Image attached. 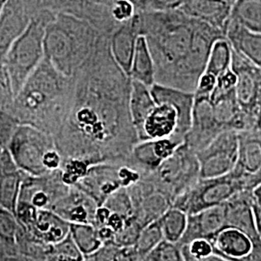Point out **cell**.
<instances>
[{
    "mask_svg": "<svg viewBox=\"0 0 261 261\" xmlns=\"http://www.w3.org/2000/svg\"><path fill=\"white\" fill-rule=\"evenodd\" d=\"M226 226L224 203L188 215L186 229L178 245H183L197 238L211 240L221 229Z\"/></svg>",
    "mask_w": 261,
    "mask_h": 261,
    "instance_id": "22",
    "label": "cell"
},
{
    "mask_svg": "<svg viewBox=\"0 0 261 261\" xmlns=\"http://www.w3.org/2000/svg\"><path fill=\"white\" fill-rule=\"evenodd\" d=\"M70 234L77 249L84 254V261L86 256L92 254L103 245L93 224H70Z\"/></svg>",
    "mask_w": 261,
    "mask_h": 261,
    "instance_id": "36",
    "label": "cell"
},
{
    "mask_svg": "<svg viewBox=\"0 0 261 261\" xmlns=\"http://www.w3.org/2000/svg\"><path fill=\"white\" fill-rule=\"evenodd\" d=\"M261 182V168L260 170L257 172V173H255L254 175H252V177H251V189H253L254 187L257 186L259 183Z\"/></svg>",
    "mask_w": 261,
    "mask_h": 261,
    "instance_id": "52",
    "label": "cell"
},
{
    "mask_svg": "<svg viewBox=\"0 0 261 261\" xmlns=\"http://www.w3.org/2000/svg\"><path fill=\"white\" fill-rule=\"evenodd\" d=\"M90 166L92 165L81 159H63L59 168L63 182L69 186L75 185L84 177Z\"/></svg>",
    "mask_w": 261,
    "mask_h": 261,
    "instance_id": "40",
    "label": "cell"
},
{
    "mask_svg": "<svg viewBox=\"0 0 261 261\" xmlns=\"http://www.w3.org/2000/svg\"><path fill=\"white\" fill-rule=\"evenodd\" d=\"M225 38L236 53L261 69V33L245 28L234 19H229Z\"/></svg>",
    "mask_w": 261,
    "mask_h": 261,
    "instance_id": "28",
    "label": "cell"
},
{
    "mask_svg": "<svg viewBox=\"0 0 261 261\" xmlns=\"http://www.w3.org/2000/svg\"><path fill=\"white\" fill-rule=\"evenodd\" d=\"M183 142L184 140L176 137L140 140L134 145L127 159L142 172L151 173L169 158Z\"/></svg>",
    "mask_w": 261,
    "mask_h": 261,
    "instance_id": "18",
    "label": "cell"
},
{
    "mask_svg": "<svg viewBox=\"0 0 261 261\" xmlns=\"http://www.w3.org/2000/svg\"><path fill=\"white\" fill-rule=\"evenodd\" d=\"M142 175L139 168L124 159L90 166L84 177L75 185L91 196L100 206L114 192L132 186L140 181Z\"/></svg>",
    "mask_w": 261,
    "mask_h": 261,
    "instance_id": "8",
    "label": "cell"
},
{
    "mask_svg": "<svg viewBox=\"0 0 261 261\" xmlns=\"http://www.w3.org/2000/svg\"><path fill=\"white\" fill-rule=\"evenodd\" d=\"M69 188L70 186L61 178L60 169L39 176L25 173L19 191V200L39 209L50 210L56 201L65 195Z\"/></svg>",
    "mask_w": 261,
    "mask_h": 261,
    "instance_id": "14",
    "label": "cell"
},
{
    "mask_svg": "<svg viewBox=\"0 0 261 261\" xmlns=\"http://www.w3.org/2000/svg\"><path fill=\"white\" fill-rule=\"evenodd\" d=\"M216 83H217V76L204 71L202 75H200L196 84V90L194 91L195 97L210 98L216 86Z\"/></svg>",
    "mask_w": 261,
    "mask_h": 261,
    "instance_id": "47",
    "label": "cell"
},
{
    "mask_svg": "<svg viewBox=\"0 0 261 261\" xmlns=\"http://www.w3.org/2000/svg\"><path fill=\"white\" fill-rule=\"evenodd\" d=\"M157 221L164 235V239L170 242L178 243L185 232L188 215L176 207L171 206Z\"/></svg>",
    "mask_w": 261,
    "mask_h": 261,
    "instance_id": "34",
    "label": "cell"
},
{
    "mask_svg": "<svg viewBox=\"0 0 261 261\" xmlns=\"http://www.w3.org/2000/svg\"><path fill=\"white\" fill-rule=\"evenodd\" d=\"M19 228L15 214L0 204V243L6 249L8 260H20L17 248Z\"/></svg>",
    "mask_w": 261,
    "mask_h": 261,
    "instance_id": "32",
    "label": "cell"
},
{
    "mask_svg": "<svg viewBox=\"0 0 261 261\" xmlns=\"http://www.w3.org/2000/svg\"><path fill=\"white\" fill-rule=\"evenodd\" d=\"M178 10L188 17L221 30L225 35L232 6L225 0H185Z\"/></svg>",
    "mask_w": 261,
    "mask_h": 261,
    "instance_id": "26",
    "label": "cell"
},
{
    "mask_svg": "<svg viewBox=\"0 0 261 261\" xmlns=\"http://www.w3.org/2000/svg\"><path fill=\"white\" fill-rule=\"evenodd\" d=\"M238 133L223 130L203 149L196 152L199 178L223 176L233 170L238 159Z\"/></svg>",
    "mask_w": 261,
    "mask_h": 261,
    "instance_id": "11",
    "label": "cell"
},
{
    "mask_svg": "<svg viewBox=\"0 0 261 261\" xmlns=\"http://www.w3.org/2000/svg\"><path fill=\"white\" fill-rule=\"evenodd\" d=\"M102 35L85 19L56 13L45 29V57L61 73L73 76L92 54Z\"/></svg>",
    "mask_w": 261,
    "mask_h": 261,
    "instance_id": "4",
    "label": "cell"
},
{
    "mask_svg": "<svg viewBox=\"0 0 261 261\" xmlns=\"http://www.w3.org/2000/svg\"><path fill=\"white\" fill-rule=\"evenodd\" d=\"M5 1H6V0H0V11H1V8H2L3 4L5 3Z\"/></svg>",
    "mask_w": 261,
    "mask_h": 261,
    "instance_id": "55",
    "label": "cell"
},
{
    "mask_svg": "<svg viewBox=\"0 0 261 261\" xmlns=\"http://www.w3.org/2000/svg\"><path fill=\"white\" fill-rule=\"evenodd\" d=\"M251 177L234 168L232 171L223 176L199 178L195 185L174 199L172 206L187 215H192L221 205L241 191H252Z\"/></svg>",
    "mask_w": 261,
    "mask_h": 261,
    "instance_id": "7",
    "label": "cell"
},
{
    "mask_svg": "<svg viewBox=\"0 0 261 261\" xmlns=\"http://www.w3.org/2000/svg\"><path fill=\"white\" fill-rule=\"evenodd\" d=\"M185 0H148L145 11L167 12L178 10Z\"/></svg>",
    "mask_w": 261,
    "mask_h": 261,
    "instance_id": "48",
    "label": "cell"
},
{
    "mask_svg": "<svg viewBox=\"0 0 261 261\" xmlns=\"http://www.w3.org/2000/svg\"><path fill=\"white\" fill-rule=\"evenodd\" d=\"M97 202L79 187L72 185L67 193L60 197L51 211L70 224H90L95 222Z\"/></svg>",
    "mask_w": 261,
    "mask_h": 261,
    "instance_id": "19",
    "label": "cell"
},
{
    "mask_svg": "<svg viewBox=\"0 0 261 261\" xmlns=\"http://www.w3.org/2000/svg\"><path fill=\"white\" fill-rule=\"evenodd\" d=\"M252 211H253L255 230H256L257 237L261 243V204L254 201V199L252 201Z\"/></svg>",
    "mask_w": 261,
    "mask_h": 261,
    "instance_id": "49",
    "label": "cell"
},
{
    "mask_svg": "<svg viewBox=\"0 0 261 261\" xmlns=\"http://www.w3.org/2000/svg\"><path fill=\"white\" fill-rule=\"evenodd\" d=\"M155 106L156 103L152 97L149 86L132 80L129 109L137 136Z\"/></svg>",
    "mask_w": 261,
    "mask_h": 261,
    "instance_id": "30",
    "label": "cell"
},
{
    "mask_svg": "<svg viewBox=\"0 0 261 261\" xmlns=\"http://www.w3.org/2000/svg\"><path fill=\"white\" fill-rule=\"evenodd\" d=\"M126 189L130 196L134 217L142 227L158 220L173 203L172 198L156 185L151 173L144 174L140 181Z\"/></svg>",
    "mask_w": 261,
    "mask_h": 261,
    "instance_id": "12",
    "label": "cell"
},
{
    "mask_svg": "<svg viewBox=\"0 0 261 261\" xmlns=\"http://www.w3.org/2000/svg\"><path fill=\"white\" fill-rule=\"evenodd\" d=\"M231 70L237 77L236 99L251 130H261V69L232 48Z\"/></svg>",
    "mask_w": 261,
    "mask_h": 261,
    "instance_id": "10",
    "label": "cell"
},
{
    "mask_svg": "<svg viewBox=\"0 0 261 261\" xmlns=\"http://www.w3.org/2000/svg\"><path fill=\"white\" fill-rule=\"evenodd\" d=\"M179 246L183 260L223 261L215 254L213 244L206 238H197Z\"/></svg>",
    "mask_w": 261,
    "mask_h": 261,
    "instance_id": "37",
    "label": "cell"
},
{
    "mask_svg": "<svg viewBox=\"0 0 261 261\" xmlns=\"http://www.w3.org/2000/svg\"><path fill=\"white\" fill-rule=\"evenodd\" d=\"M73 76H67L46 57L16 94L12 114L19 124L56 136L71 109Z\"/></svg>",
    "mask_w": 261,
    "mask_h": 261,
    "instance_id": "3",
    "label": "cell"
},
{
    "mask_svg": "<svg viewBox=\"0 0 261 261\" xmlns=\"http://www.w3.org/2000/svg\"><path fill=\"white\" fill-rule=\"evenodd\" d=\"M230 18L261 33V0H238L232 6Z\"/></svg>",
    "mask_w": 261,
    "mask_h": 261,
    "instance_id": "35",
    "label": "cell"
},
{
    "mask_svg": "<svg viewBox=\"0 0 261 261\" xmlns=\"http://www.w3.org/2000/svg\"><path fill=\"white\" fill-rule=\"evenodd\" d=\"M251 190H244L231 196L224 203L226 226H232L247 234L252 243L251 260H261V243L255 230Z\"/></svg>",
    "mask_w": 261,
    "mask_h": 261,
    "instance_id": "17",
    "label": "cell"
},
{
    "mask_svg": "<svg viewBox=\"0 0 261 261\" xmlns=\"http://www.w3.org/2000/svg\"><path fill=\"white\" fill-rule=\"evenodd\" d=\"M73 80V103L54 137L62 158L90 165L127 158L139 141L129 109L132 79L114 60L110 36H101Z\"/></svg>",
    "mask_w": 261,
    "mask_h": 261,
    "instance_id": "1",
    "label": "cell"
},
{
    "mask_svg": "<svg viewBox=\"0 0 261 261\" xmlns=\"http://www.w3.org/2000/svg\"><path fill=\"white\" fill-rule=\"evenodd\" d=\"M146 261H181L183 256L178 243L170 242L163 239L145 256Z\"/></svg>",
    "mask_w": 261,
    "mask_h": 261,
    "instance_id": "41",
    "label": "cell"
},
{
    "mask_svg": "<svg viewBox=\"0 0 261 261\" xmlns=\"http://www.w3.org/2000/svg\"><path fill=\"white\" fill-rule=\"evenodd\" d=\"M19 123L11 112L0 111V147L5 149L9 144Z\"/></svg>",
    "mask_w": 261,
    "mask_h": 261,
    "instance_id": "43",
    "label": "cell"
},
{
    "mask_svg": "<svg viewBox=\"0 0 261 261\" xmlns=\"http://www.w3.org/2000/svg\"><path fill=\"white\" fill-rule=\"evenodd\" d=\"M25 172L21 171L7 148L0 154V204L15 214Z\"/></svg>",
    "mask_w": 261,
    "mask_h": 261,
    "instance_id": "27",
    "label": "cell"
},
{
    "mask_svg": "<svg viewBox=\"0 0 261 261\" xmlns=\"http://www.w3.org/2000/svg\"><path fill=\"white\" fill-rule=\"evenodd\" d=\"M227 3H229L231 6H233L234 4L238 1V0H225Z\"/></svg>",
    "mask_w": 261,
    "mask_h": 261,
    "instance_id": "54",
    "label": "cell"
},
{
    "mask_svg": "<svg viewBox=\"0 0 261 261\" xmlns=\"http://www.w3.org/2000/svg\"><path fill=\"white\" fill-rule=\"evenodd\" d=\"M155 103H167L173 106L179 114L176 138L184 140L192 123L195 94L179 88L155 84L150 87Z\"/></svg>",
    "mask_w": 261,
    "mask_h": 261,
    "instance_id": "20",
    "label": "cell"
},
{
    "mask_svg": "<svg viewBox=\"0 0 261 261\" xmlns=\"http://www.w3.org/2000/svg\"><path fill=\"white\" fill-rule=\"evenodd\" d=\"M236 82H237L236 75L230 68L229 70L225 71L222 75L217 76L216 86H215L214 90L211 95L226 93V92L232 91L235 89Z\"/></svg>",
    "mask_w": 261,
    "mask_h": 261,
    "instance_id": "46",
    "label": "cell"
},
{
    "mask_svg": "<svg viewBox=\"0 0 261 261\" xmlns=\"http://www.w3.org/2000/svg\"><path fill=\"white\" fill-rule=\"evenodd\" d=\"M238 159L235 168L252 176L261 168V130L238 133Z\"/></svg>",
    "mask_w": 261,
    "mask_h": 261,
    "instance_id": "29",
    "label": "cell"
},
{
    "mask_svg": "<svg viewBox=\"0 0 261 261\" xmlns=\"http://www.w3.org/2000/svg\"><path fill=\"white\" fill-rule=\"evenodd\" d=\"M130 76L132 80L151 87L155 84V65L148 44L144 36L140 35L135 48L130 65Z\"/></svg>",
    "mask_w": 261,
    "mask_h": 261,
    "instance_id": "31",
    "label": "cell"
},
{
    "mask_svg": "<svg viewBox=\"0 0 261 261\" xmlns=\"http://www.w3.org/2000/svg\"><path fill=\"white\" fill-rule=\"evenodd\" d=\"M138 15L115 28L110 35V48L116 63L130 75V65L137 40L140 36Z\"/></svg>",
    "mask_w": 261,
    "mask_h": 261,
    "instance_id": "24",
    "label": "cell"
},
{
    "mask_svg": "<svg viewBox=\"0 0 261 261\" xmlns=\"http://www.w3.org/2000/svg\"><path fill=\"white\" fill-rule=\"evenodd\" d=\"M21 228V227H20ZM31 240L43 244H56L70 233V223L48 209H39L33 223L28 228H21Z\"/></svg>",
    "mask_w": 261,
    "mask_h": 261,
    "instance_id": "23",
    "label": "cell"
},
{
    "mask_svg": "<svg viewBox=\"0 0 261 261\" xmlns=\"http://www.w3.org/2000/svg\"><path fill=\"white\" fill-rule=\"evenodd\" d=\"M136 13L134 5L128 0H115L111 6L112 18L118 24L128 21Z\"/></svg>",
    "mask_w": 261,
    "mask_h": 261,
    "instance_id": "44",
    "label": "cell"
},
{
    "mask_svg": "<svg viewBox=\"0 0 261 261\" xmlns=\"http://www.w3.org/2000/svg\"><path fill=\"white\" fill-rule=\"evenodd\" d=\"M42 12L37 0H6L0 11V63L12 44L28 28L31 19Z\"/></svg>",
    "mask_w": 261,
    "mask_h": 261,
    "instance_id": "13",
    "label": "cell"
},
{
    "mask_svg": "<svg viewBox=\"0 0 261 261\" xmlns=\"http://www.w3.org/2000/svg\"><path fill=\"white\" fill-rule=\"evenodd\" d=\"M252 195L254 201L261 204V182L257 186H255L252 189Z\"/></svg>",
    "mask_w": 261,
    "mask_h": 261,
    "instance_id": "51",
    "label": "cell"
},
{
    "mask_svg": "<svg viewBox=\"0 0 261 261\" xmlns=\"http://www.w3.org/2000/svg\"><path fill=\"white\" fill-rule=\"evenodd\" d=\"M163 239H164V235L157 220L145 225L141 229L140 235L138 237V240L134 245L139 260H144L145 256Z\"/></svg>",
    "mask_w": 261,
    "mask_h": 261,
    "instance_id": "38",
    "label": "cell"
},
{
    "mask_svg": "<svg viewBox=\"0 0 261 261\" xmlns=\"http://www.w3.org/2000/svg\"><path fill=\"white\" fill-rule=\"evenodd\" d=\"M178 122L179 114L173 106L156 103L138 133L139 141L176 137Z\"/></svg>",
    "mask_w": 261,
    "mask_h": 261,
    "instance_id": "25",
    "label": "cell"
},
{
    "mask_svg": "<svg viewBox=\"0 0 261 261\" xmlns=\"http://www.w3.org/2000/svg\"><path fill=\"white\" fill-rule=\"evenodd\" d=\"M7 149L18 168L33 176L59 169L63 161L54 136L25 124L18 126Z\"/></svg>",
    "mask_w": 261,
    "mask_h": 261,
    "instance_id": "5",
    "label": "cell"
},
{
    "mask_svg": "<svg viewBox=\"0 0 261 261\" xmlns=\"http://www.w3.org/2000/svg\"><path fill=\"white\" fill-rule=\"evenodd\" d=\"M134 5L135 9L137 12H142L145 11L147 7V2L148 0H128Z\"/></svg>",
    "mask_w": 261,
    "mask_h": 261,
    "instance_id": "50",
    "label": "cell"
},
{
    "mask_svg": "<svg viewBox=\"0 0 261 261\" xmlns=\"http://www.w3.org/2000/svg\"><path fill=\"white\" fill-rule=\"evenodd\" d=\"M151 177L174 201L199 179V163L196 152L183 142L169 158L151 172Z\"/></svg>",
    "mask_w": 261,
    "mask_h": 261,
    "instance_id": "9",
    "label": "cell"
},
{
    "mask_svg": "<svg viewBox=\"0 0 261 261\" xmlns=\"http://www.w3.org/2000/svg\"><path fill=\"white\" fill-rule=\"evenodd\" d=\"M210 241L215 254L223 261L251 260L253 243L247 234L235 227L225 226Z\"/></svg>",
    "mask_w": 261,
    "mask_h": 261,
    "instance_id": "21",
    "label": "cell"
},
{
    "mask_svg": "<svg viewBox=\"0 0 261 261\" xmlns=\"http://www.w3.org/2000/svg\"><path fill=\"white\" fill-rule=\"evenodd\" d=\"M94 3H97V4H100V5H103V6H108V7H111L112 5V3L115 1V0H91Z\"/></svg>",
    "mask_w": 261,
    "mask_h": 261,
    "instance_id": "53",
    "label": "cell"
},
{
    "mask_svg": "<svg viewBox=\"0 0 261 261\" xmlns=\"http://www.w3.org/2000/svg\"><path fill=\"white\" fill-rule=\"evenodd\" d=\"M41 11L66 13L87 20L103 34L111 35L119 24L111 15V7L94 3L91 0H37Z\"/></svg>",
    "mask_w": 261,
    "mask_h": 261,
    "instance_id": "15",
    "label": "cell"
},
{
    "mask_svg": "<svg viewBox=\"0 0 261 261\" xmlns=\"http://www.w3.org/2000/svg\"><path fill=\"white\" fill-rule=\"evenodd\" d=\"M232 47L226 38L216 40L208 56L205 72L219 76L231 68Z\"/></svg>",
    "mask_w": 261,
    "mask_h": 261,
    "instance_id": "33",
    "label": "cell"
},
{
    "mask_svg": "<svg viewBox=\"0 0 261 261\" xmlns=\"http://www.w3.org/2000/svg\"><path fill=\"white\" fill-rule=\"evenodd\" d=\"M2 150H3V148H1V147H0V154H1V152H2Z\"/></svg>",
    "mask_w": 261,
    "mask_h": 261,
    "instance_id": "56",
    "label": "cell"
},
{
    "mask_svg": "<svg viewBox=\"0 0 261 261\" xmlns=\"http://www.w3.org/2000/svg\"><path fill=\"white\" fill-rule=\"evenodd\" d=\"M47 260L84 261V256L69 233L63 240L50 245Z\"/></svg>",
    "mask_w": 261,
    "mask_h": 261,
    "instance_id": "39",
    "label": "cell"
},
{
    "mask_svg": "<svg viewBox=\"0 0 261 261\" xmlns=\"http://www.w3.org/2000/svg\"><path fill=\"white\" fill-rule=\"evenodd\" d=\"M223 132L215 117L214 109L210 98L195 97L192 123L184 142L195 152L203 149Z\"/></svg>",
    "mask_w": 261,
    "mask_h": 261,
    "instance_id": "16",
    "label": "cell"
},
{
    "mask_svg": "<svg viewBox=\"0 0 261 261\" xmlns=\"http://www.w3.org/2000/svg\"><path fill=\"white\" fill-rule=\"evenodd\" d=\"M121 246L115 242L103 243L92 254L85 257V260H118Z\"/></svg>",
    "mask_w": 261,
    "mask_h": 261,
    "instance_id": "45",
    "label": "cell"
},
{
    "mask_svg": "<svg viewBox=\"0 0 261 261\" xmlns=\"http://www.w3.org/2000/svg\"><path fill=\"white\" fill-rule=\"evenodd\" d=\"M14 99L15 93L10 81L9 75L5 67L2 63H0V111L11 112Z\"/></svg>",
    "mask_w": 261,
    "mask_h": 261,
    "instance_id": "42",
    "label": "cell"
},
{
    "mask_svg": "<svg viewBox=\"0 0 261 261\" xmlns=\"http://www.w3.org/2000/svg\"><path fill=\"white\" fill-rule=\"evenodd\" d=\"M55 14L43 10L31 19L28 28L12 44L2 61L9 75L15 96L45 57V29Z\"/></svg>",
    "mask_w": 261,
    "mask_h": 261,
    "instance_id": "6",
    "label": "cell"
},
{
    "mask_svg": "<svg viewBox=\"0 0 261 261\" xmlns=\"http://www.w3.org/2000/svg\"><path fill=\"white\" fill-rule=\"evenodd\" d=\"M140 34L148 44L155 83L189 92L205 71L211 47L224 32L180 10L137 12Z\"/></svg>",
    "mask_w": 261,
    "mask_h": 261,
    "instance_id": "2",
    "label": "cell"
}]
</instances>
